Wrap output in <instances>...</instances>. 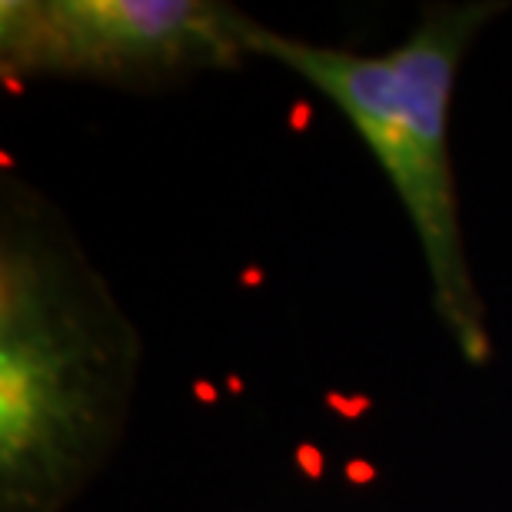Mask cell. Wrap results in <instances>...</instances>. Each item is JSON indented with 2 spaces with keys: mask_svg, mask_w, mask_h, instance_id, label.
Here are the masks:
<instances>
[{
  "mask_svg": "<svg viewBox=\"0 0 512 512\" xmlns=\"http://www.w3.org/2000/svg\"><path fill=\"white\" fill-rule=\"evenodd\" d=\"M143 340L44 193L0 180V512H67L117 453Z\"/></svg>",
  "mask_w": 512,
  "mask_h": 512,
  "instance_id": "1",
  "label": "cell"
},
{
  "mask_svg": "<svg viewBox=\"0 0 512 512\" xmlns=\"http://www.w3.org/2000/svg\"><path fill=\"white\" fill-rule=\"evenodd\" d=\"M503 10L496 0L429 4L389 54L320 47L260 20L247 34L250 57L276 60L320 90L370 147L423 250L436 316L469 366H486L496 346L459 220L449 107L469 47Z\"/></svg>",
  "mask_w": 512,
  "mask_h": 512,
  "instance_id": "2",
  "label": "cell"
},
{
  "mask_svg": "<svg viewBox=\"0 0 512 512\" xmlns=\"http://www.w3.org/2000/svg\"><path fill=\"white\" fill-rule=\"evenodd\" d=\"M253 17L220 0H4L0 77L167 90L250 60Z\"/></svg>",
  "mask_w": 512,
  "mask_h": 512,
  "instance_id": "3",
  "label": "cell"
}]
</instances>
